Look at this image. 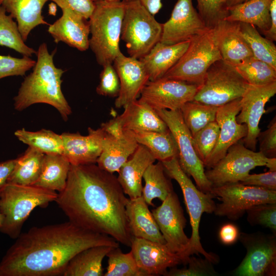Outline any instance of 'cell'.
<instances>
[{
    "mask_svg": "<svg viewBox=\"0 0 276 276\" xmlns=\"http://www.w3.org/2000/svg\"><path fill=\"white\" fill-rule=\"evenodd\" d=\"M166 174L162 163L151 164L146 170L143 178L142 196L148 205L154 206L152 200L158 198L164 201L173 191L172 183Z\"/></svg>",
    "mask_w": 276,
    "mask_h": 276,
    "instance_id": "35",
    "label": "cell"
},
{
    "mask_svg": "<svg viewBox=\"0 0 276 276\" xmlns=\"http://www.w3.org/2000/svg\"><path fill=\"white\" fill-rule=\"evenodd\" d=\"M140 1L146 9L153 15L159 12L163 6L161 0Z\"/></svg>",
    "mask_w": 276,
    "mask_h": 276,
    "instance_id": "54",
    "label": "cell"
},
{
    "mask_svg": "<svg viewBox=\"0 0 276 276\" xmlns=\"http://www.w3.org/2000/svg\"><path fill=\"white\" fill-rule=\"evenodd\" d=\"M93 2H95L96 1H98V0H92ZM107 1H120L121 0H107Z\"/></svg>",
    "mask_w": 276,
    "mask_h": 276,
    "instance_id": "58",
    "label": "cell"
},
{
    "mask_svg": "<svg viewBox=\"0 0 276 276\" xmlns=\"http://www.w3.org/2000/svg\"><path fill=\"white\" fill-rule=\"evenodd\" d=\"M222 59L215 28L192 38L177 62L162 78L202 84L206 71L215 62Z\"/></svg>",
    "mask_w": 276,
    "mask_h": 276,
    "instance_id": "8",
    "label": "cell"
},
{
    "mask_svg": "<svg viewBox=\"0 0 276 276\" xmlns=\"http://www.w3.org/2000/svg\"><path fill=\"white\" fill-rule=\"evenodd\" d=\"M108 265L104 276H145L137 267L130 251L124 253L119 247L107 254Z\"/></svg>",
    "mask_w": 276,
    "mask_h": 276,
    "instance_id": "41",
    "label": "cell"
},
{
    "mask_svg": "<svg viewBox=\"0 0 276 276\" xmlns=\"http://www.w3.org/2000/svg\"><path fill=\"white\" fill-rule=\"evenodd\" d=\"M217 109L218 107L192 100L185 103L180 110L193 136L209 123L216 121Z\"/></svg>",
    "mask_w": 276,
    "mask_h": 276,
    "instance_id": "39",
    "label": "cell"
},
{
    "mask_svg": "<svg viewBox=\"0 0 276 276\" xmlns=\"http://www.w3.org/2000/svg\"><path fill=\"white\" fill-rule=\"evenodd\" d=\"M167 247L181 260L190 241L184 229L187 220L177 194L172 191L162 204L152 210Z\"/></svg>",
    "mask_w": 276,
    "mask_h": 276,
    "instance_id": "14",
    "label": "cell"
},
{
    "mask_svg": "<svg viewBox=\"0 0 276 276\" xmlns=\"http://www.w3.org/2000/svg\"><path fill=\"white\" fill-rule=\"evenodd\" d=\"M57 196L56 191L36 186L7 183L0 195V211L3 216L0 232L16 239L31 212L37 206L55 201Z\"/></svg>",
    "mask_w": 276,
    "mask_h": 276,
    "instance_id": "6",
    "label": "cell"
},
{
    "mask_svg": "<svg viewBox=\"0 0 276 276\" xmlns=\"http://www.w3.org/2000/svg\"><path fill=\"white\" fill-rule=\"evenodd\" d=\"M259 142L260 151L266 157H276V118L270 122L266 130L259 133L257 141Z\"/></svg>",
    "mask_w": 276,
    "mask_h": 276,
    "instance_id": "48",
    "label": "cell"
},
{
    "mask_svg": "<svg viewBox=\"0 0 276 276\" xmlns=\"http://www.w3.org/2000/svg\"><path fill=\"white\" fill-rule=\"evenodd\" d=\"M112 64L120 82V89L114 105L116 108H124L137 100L149 80V76L140 59L126 56L122 52L114 59Z\"/></svg>",
    "mask_w": 276,
    "mask_h": 276,
    "instance_id": "21",
    "label": "cell"
},
{
    "mask_svg": "<svg viewBox=\"0 0 276 276\" xmlns=\"http://www.w3.org/2000/svg\"><path fill=\"white\" fill-rule=\"evenodd\" d=\"M186 265L181 268H170L165 276H214L218 275L213 263L208 259L190 256Z\"/></svg>",
    "mask_w": 276,
    "mask_h": 276,
    "instance_id": "44",
    "label": "cell"
},
{
    "mask_svg": "<svg viewBox=\"0 0 276 276\" xmlns=\"http://www.w3.org/2000/svg\"><path fill=\"white\" fill-rule=\"evenodd\" d=\"M1 190L2 189H0V195H1ZM2 222H3V216L0 211V226L1 225L2 223Z\"/></svg>",
    "mask_w": 276,
    "mask_h": 276,
    "instance_id": "57",
    "label": "cell"
},
{
    "mask_svg": "<svg viewBox=\"0 0 276 276\" xmlns=\"http://www.w3.org/2000/svg\"><path fill=\"white\" fill-rule=\"evenodd\" d=\"M61 9H69L88 19L94 9L92 0H51Z\"/></svg>",
    "mask_w": 276,
    "mask_h": 276,
    "instance_id": "50",
    "label": "cell"
},
{
    "mask_svg": "<svg viewBox=\"0 0 276 276\" xmlns=\"http://www.w3.org/2000/svg\"><path fill=\"white\" fill-rule=\"evenodd\" d=\"M239 27L253 56L276 69V46L273 41L262 36L254 25L239 22Z\"/></svg>",
    "mask_w": 276,
    "mask_h": 276,
    "instance_id": "37",
    "label": "cell"
},
{
    "mask_svg": "<svg viewBox=\"0 0 276 276\" xmlns=\"http://www.w3.org/2000/svg\"><path fill=\"white\" fill-rule=\"evenodd\" d=\"M240 182L245 185L276 191V171H269L263 173L249 174Z\"/></svg>",
    "mask_w": 276,
    "mask_h": 276,
    "instance_id": "49",
    "label": "cell"
},
{
    "mask_svg": "<svg viewBox=\"0 0 276 276\" xmlns=\"http://www.w3.org/2000/svg\"><path fill=\"white\" fill-rule=\"evenodd\" d=\"M100 245L117 247L119 243L70 221L34 226L20 233L7 250L0 262V276L63 275L75 255Z\"/></svg>",
    "mask_w": 276,
    "mask_h": 276,
    "instance_id": "2",
    "label": "cell"
},
{
    "mask_svg": "<svg viewBox=\"0 0 276 276\" xmlns=\"http://www.w3.org/2000/svg\"><path fill=\"white\" fill-rule=\"evenodd\" d=\"M14 135L20 141L44 154H62L61 135L52 130L42 129L30 131L22 128L17 130Z\"/></svg>",
    "mask_w": 276,
    "mask_h": 276,
    "instance_id": "36",
    "label": "cell"
},
{
    "mask_svg": "<svg viewBox=\"0 0 276 276\" xmlns=\"http://www.w3.org/2000/svg\"><path fill=\"white\" fill-rule=\"evenodd\" d=\"M122 1L124 13L121 38L125 43L129 56L140 59L160 41L162 24L140 0Z\"/></svg>",
    "mask_w": 276,
    "mask_h": 276,
    "instance_id": "7",
    "label": "cell"
},
{
    "mask_svg": "<svg viewBox=\"0 0 276 276\" xmlns=\"http://www.w3.org/2000/svg\"><path fill=\"white\" fill-rule=\"evenodd\" d=\"M63 141L62 154L72 165L96 164L102 148L105 131L100 127L88 129V134L64 132L61 134Z\"/></svg>",
    "mask_w": 276,
    "mask_h": 276,
    "instance_id": "22",
    "label": "cell"
},
{
    "mask_svg": "<svg viewBox=\"0 0 276 276\" xmlns=\"http://www.w3.org/2000/svg\"><path fill=\"white\" fill-rule=\"evenodd\" d=\"M3 0H0V6L2 5Z\"/></svg>",
    "mask_w": 276,
    "mask_h": 276,
    "instance_id": "59",
    "label": "cell"
},
{
    "mask_svg": "<svg viewBox=\"0 0 276 276\" xmlns=\"http://www.w3.org/2000/svg\"><path fill=\"white\" fill-rule=\"evenodd\" d=\"M128 200L113 173L90 164L71 165L66 186L55 201L68 221L130 247Z\"/></svg>",
    "mask_w": 276,
    "mask_h": 276,
    "instance_id": "1",
    "label": "cell"
},
{
    "mask_svg": "<svg viewBox=\"0 0 276 276\" xmlns=\"http://www.w3.org/2000/svg\"><path fill=\"white\" fill-rule=\"evenodd\" d=\"M267 160L261 152L246 148L240 140L229 147L215 165L205 171V174L212 188L240 182L252 169L265 166Z\"/></svg>",
    "mask_w": 276,
    "mask_h": 276,
    "instance_id": "12",
    "label": "cell"
},
{
    "mask_svg": "<svg viewBox=\"0 0 276 276\" xmlns=\"http://www.w3.org/2000/svg\"><path fill=\"white\" fill-rule=\"evenodd\" d=\"M239 239L246 249V255L232 271L236 276H275L276 238L263 233H241Z\"/></svg>",
    "mask_w": 276,
    "mask_h": 276,
    "instance_id": "13",
    "label": "cell"
},
{
    "mask_svg": "<svg viewBox=\"0 0 276 276\" xmlns=\"http://www.w3.org/2000/svg\"><path fill=\"white\" fill-rule=\"evenodd\" d=\"M113 247H114L100 245L90 247L81 250L70 260L63 275H104L102 261Z\"/></svg>",
    "mask_w": 276,
    "mask_h": 276,
    "instance_id": "30",
    "label": "cell"
},
{
    "mask_svg": "<svg viewBox=\"0 0 276 276\" xmlns=\"http://www.w3.org/2000/svg\"><path fill=\"white\" fill-rule=\"evenodd\" d=\"M265 166L270 171H276V157L268 158Z\"/></svg>",
    "mask_w": 276,
    "mask_h": 276,
    "instance_id": "55",
    "label": "cell"
},
{
    "mask_svg": "<svg viewBox=\"0 0 276 276\" xmlns=\"http://www.w3.org/2000/svg\"><path fill=\"white\" fill-rule=\"evenodd\" d=\"M44 154L29 146L21 155L15 159L14 167L7 183L33 185L39 177Z\"/></svg>",
    "mask_w": 276,
    "mask_h": 276,
    "instance_id": "33",
    "label": "cell"
},
{
    "mask_svg": "<svg viewBox=\"0 0 276 276\" xmlns=\"http://www.w3.org/2000/svg\"><path fill=\"white\" fill-rule=\"evenodd\" d=\"M214 28L218 48L223 61L236 66L253 56L240 33L239 22L223 20Z\"/></svg>",
    "mask_w": 276,
    "mask_h": 276,
    "instance_id": "25",
    "label": "cell"
},
{
    "mask_svg": "<svg viewBox=\"0 0 276 276\" xmlns=\"http://www.w3.org/2000/svg\"><path fill=\"white\" fill-rule=\"evenodd\" d=\"M55 52L50 54L44 42L39 45L33 71L25 77L14 98L15 109L21 111L34 104L45 103L55 108L64 121L68 120L72 109L61 90L64 71L54 63Z\"/></svg>",
    "mask_w": 276,
    "mask_h": 276,
    "instance_id": "3",
    "label": "cell"
},
{
    "mask_svg": "<svg viewBox=\"0 0 276 276\" xmlns=\"http://www.w3.org/2000/svg\"><path fill=\"white\" fill-rule=\"evenodd\" d=\"M227 0H197L198 13L208 28H214L228 15Z\"/></svg>",
    "mask_w": 276,
    "mask_h": 276,
    "instance_id": "43",
    "label": "cell"
},
{
    "mask_svg": "<svg viewBox=\"0 0 276 276\" xmlns=\"http://www.w3.org/2000/svg\"><path fill=\"white\" fill-rule=\"evenodd\" d=\"M219 135V126L217 122L209 123L192 136L195 151L204 165L215 148Z\"/></svg>",
    "mask_w": 276,
    "mask_h": 276,
    "instance_id": "42",
    "label": "cell"
},
{
    "mask_svg": "<svg viewBox=\"0 0 276 276\" xmlns=\"http://www.w3.org/2000/svg\"><path fill=\"white\" fill-rule=\"evenodd\" d=\"M35 63L36 61L30 57L23 56L18 58L0 55V79L9 76H23L34 67Z\"/></svg>",
    "mask_w": 276,
    "mask_h": 276,
    "instance_id": "46",
    "label": "cell"
},
{
    "mask_svg": "<svg viewBox=\"0 0 276 276\" xmlns=\"http://www.w3.org/2000/svg\"><path fill=\"white\" fill-rule=\"evenodd\" d=\"M15 163V159H9L0 163V189L7 183Z\"/></svg>",
    "mask_w": 276,
    "mask_h": 276,
    "instance_id": "53",
    "label": "cell"
},
{
    "mask_svg": "<svg viewBox=\"0 0 276 276\" xmlns=\"http://www.w3.org/2000/svg\"><path fill=\"white\" fill-rule=\"evenodd\" d=\"M211 193L221 201L214 213L236 220L251 207L264 203H276V191L245 185L240 182L213 187Z\"/></svg>",
    "mask_w": 276,
    "mask_h": 276,
    "instance_id": "11",
    "label": "cell"
},
{
    "mask_svg": "<svg viewBox=\"0 0 276 276\" xmlns=\"http://www.w3.org/2000/svg\"><path fill=\"white\" fill-rule=\"evenodd\" d=\"M190 40L173 44L158 42L150 51L140 60L144 64L149 81H155L164 77L179 60L187 50Z\"/></svg>",
    "mask_w": 276,
    "mask_h": 276,
    "instance_id": "28",
    "label": "cell"
},
{
    "mask_svg": "<svg viewBox=\"0 0 276 276\" xmlns=\"http://www.w3.org/2000/svg\"><path fill=\"white\" fill-rule=\"evenodd\" d=\"M156 159L144 146L139 144L134 153L121 167L117 177L125 194L129 199L142 195V179L147 168Z\"/></svg>",
    "mask_w": 276,
    "mask_h": 276,
    "instance_id": "26",
    "label": "cell"
},
{
    "mask_svg": "<svg viewBox=\"0 0 276 276\" xmlns=\"http://www.w3.org/2000/svg\"><path fill=\"white\" fill-rule=\"evenodd\" d=\"M89 17L91 37L89 48L98 63L102 66L112 63L121 53L119 47L124 13L123 1L98 0Z\"/></svg>",
    "mask_w": 276,
    "mask_h": 276,
    "instance_id": "4",
    "label": "cell"
},
{
    "mask_svg": "<svg viewBox=\"0 0 276 276\" xmlns=\"http://www.w3.org/2000/svg\"><path fill=\"white\" fill-rule=\"evenodd\" d=\"M272 0H248L228 8V15L224 20L249 24L261 32L270 26V7Z\"/></svg>",
    "mask_w": 276,
    "mask_h": 276,
    "instance_id": "31",
    "label": "cell"
},
{
    "mask_svg": "<svg viewBox=\"0 0 276 276\" xmlns=\"http://www.w3.org/2000/svg\"><path fill=\"white\" fill-rule=\"evenodd\" d=\"M173 135L178 148V160L183 171L192 176L197 187L204 193H211L212 186L205 174L204 166L197 156L192 136L182 119L180 110L156 111Z\"/></svg>",
    "mask_w": 276,
    "mask_h": 276,
    "instance_id": "10",
    "label": "cell"
},
{
    "mask_svg": "<svg viewBox=\"0 0 276 276\" xmlns=\"http://www.w3.org/2000/svg\"><path fill=\"white\" fill-rule=\"evenodd\" d=\"M165 172L171 179L175 180L182 191L185 203L190 217L192 228L191 236L189 247L182 259V264L186 265L190 256L193 254L203 255L213 264L218 261L217 256L208 252L203 248L199 234V224L204 213H214L216 204L213 200L216 198L212 193H204L192 182V180L181 169L177 157L161 162Z\"/></svg>",
    "mask_w": 276,
    "mask_h": 276,
    "instance_id": "5",
    "label": "cell"
},
{
    "mask_svg": "<svg viewBox=\"0 0 276 276\" xmlns=\"http://www.w3.org/2000/svg\"><path fill=\"white\" fill-rule=\"evenodd\" d=\"M239 232L238 227L232 223L223 225L219 232V239L225 245L234 243L239 238Z\"/></svg>",
    "mask_w": 276,
    "mask_h": 276,
    "instance_id": "51",
    "label": "cell"
},
{
    "mask_svg": "<svg viewBox=\"0 0 276 276\" xmlns=\"http://www.w3.org/2000/svg\"><path fill=\"white\" fill-rule=\"evenodd\" d=\"M247 220L251 225H261L276 231V203H264L248 209Z\"/></svg>",
    "mask_w": 276,
    "mask_h": 276,
    "instance_id": "45",
    "label": "cell"
},
{
    "mask_svg": "<svg viewBox=\"0 0 276 276\" xmlns=\"http://www.w3.org/2000/svg\"><path fill=\"white\" fill-rule=\"evenodd\" d=\"M61 16L50 25L48 31L54 42H63L80 51L89 48L90 29L88 21L69 9H62Z\"/></svg>",
    "mask_w": 276,
    "mask_h": 276,
    "instance_id": "23",
    "label": "cell"
},
{
    "mask_svg": "<svg viewBox=\"0 0 276 276\" xmlns=\"http://www.w3.org/2000/svg\"><path fill=\"white\" fill-rule=\"evenodd\" d=\"M133 132L137 142L146 147L156 160L163 162L178 158L177 145L170 131L166 133L147 131Z\"/></svg>",
    "mask_w": 276,
    "mask_h": 276,
    "instance_id": "34",
    "label": "cell"
},
{
    "mask_svg": "<svg viewBox=\"0 0 276 276\" xmlns=\"http://www.w3.org/2000/svg\"><path fill=\"white\" fill-rule=\"evenodd\" d=\"M271 24L269 29L262 32L265 37L272 41L276 40V0H272L270 7Z\"/></svg>",
    "mask_w": 276,
    "mask_h": 276,
    "instance_id": "52",
    "label": "cell"
},
{
    "mask_svg": "<svg viewBox=\"0 0 276 276\" xmlns=\"http://www.w3.org/2000/svg\"><path fill=\"white\" fill-rule=\"evenodd\" d=\"M198 88L195 84L165 78L149 80L139 100L155 111L179 110L185 103L193 100Z\"/></svg>",
    "mask_w": 276,
    "mask_h": 276,
    "instance_id": "15",
    "label": "cell"
},
{
    "mask_svg": "<svg viewBox=\"0 0 276 276\" xmlns=\"http://www.w3.org/2000/svg\"><path fill=\"white\" fill-rule=\"evenodd\" d=\"M100 74V83L96 88L98 94L117 97L120 89V80L112 63L104 65Z\"/></svg>",
    "mask_w": 276,
    "mask_h": 276,
    "instance_id": "47",
    "label": "cell"
},
{
    "mask_svg": "<svg viewBox=\"0 0 276 276\" xmlns=\"http://www.w3.org/2000/svg\"><path fill=\"white\" fill-rule=\"evenodd\" d=\"M235 67L248 84L259 86L276 82V69L254 56Z\"/></svg>",
    "mask_w": 276,
    "mask_h": 276,
    "instance_id": "40",
    "label": "cell"
},
{
    "mask_svg": "<svg viewBox=\"0 0 276 276\" xmlns=\"http://www.w3.org/2000/svg\"><path fill=\"white\" fill-rule=\"evenodd\" d=\"M126 213L132 237L166 245L152 213L142 196L134 199L128 198Z\"/></svg>",
    "mask_w": 276,
    "mask_h": 276,
    "instance_id": "27",
    "label": "cell"
},
{
    "mask_svg": "<svg viewBox=\"0 0 276 276\" xmlns=\"http://www.w3.org/2000/svg\"><path fill=\"white\" fill-rule=\"evenodd\" d=\"M248 85L235 66L220 59L206 71L193 100L219 107L241 98Z\"/></svg>",
    "mask_w": 276,
    "mask_h": 276,
    "instance_id": "9",
    "label": "cell"
},
{
    "mask_svg": "<svg viewBox=\"0 0 276 276\" xmlns=\"http://www.w3.org/2000/svg\"><path fill=\"white\" fill-rule=\"evenodd\" d=\"M208 29L194 7L192 0H177L170 18L162 24L159 41L173 44L190 40Z\"/></svg>",
    "mask_w": 276,
    "mask_h": 276,
    "instance_id": "17",
    "label": "cell"
},
{
    "mask_svg": "<svg viewBox=\"0 0 276 276\" xmlns=\"http://www.w3.org/2000/svg\"><path fill=\"white\" fill-rule=\"evenodd\" d=\"M70 167L63 154H45L39 177L33 185L60 192L66 186Z\"/></svg>",
    "mask_w": 276,
    "mask_h": 276,
    "instance_id": "32",
    "label": "cell"
},
{
    "mask_svg": "<svg viewBox=\"0 0 276 276\" xmlns=\"http://www.w3.org/2000/svg\"><path fill=\"white\" fill-rule=\"evenodd\" d=\"M123 113L101 127L105 132L121 131H147L166 133L170 130L156 111L147 104L134 100L124 107Z\"/></svg>",
    "mask_w": 276,
    "mask_h": 276,
    "instance_id": "20",
    "label": "cell"
},
{
    "mask_svg": "<svg viewBox=\"0 0 276 276\" xmlns=\"http://www.w3.org/2000/svg\"><path fill=\"white\" fill-rule=\"evenodd\" d=\"M131 251L145 276L165 275L168 269L182 264L179 256L165 244L132 237Z\"/></svg>",
    "mask_w": 276,
    "mask_h": 276,
    "instance_id": "18",
    "label": "cell"
},
{
    "mask_svg": "<svg viewBox=\"0 0 276 276\" xmlns=\"http://www.w3.org/2000/svg\"><path fill=\"white\" fill-rule=\"evenodd\" d=\"M138 145L132 131H124L117 135L105 132L102 151L96 163L100 168L110 173L118 172Z\"/></svg>",
    "mask_w": 276,
    "mask_h": 276,
    "instance_id": "24",
    "label": "cell"
},
{
    "mask_svg": "<svg viewBox=\"0 0 276 276\" xmlns=\"http://www.w3.org/2000/svg\"><path fill=\"white\" fill-rule=\"evenodd\" d=\"M48 0H3L2 6L16 20L22 39L26 41L31 31L39 25H48L42 9Z\"/></svg>",
    "mask_w": 276,
    "mask_h": 276,
    "instance_id": "29",
    "label": "cell"
},
{
    "mask_svg": "<svg viewBox=\"0 0 276 276\" xmlns=\"http://www.w3.org/2000/svg\"><path fill=\"white\" fill-rule=\"evenodd\" d=\"M275 93L276 82L259 86L249 84L241 98V109L236 121L247 127V134L242 141L250 150L256 151L257 137L261 131L260 120L265 112L266 104Z\"/></svg>",
    "mask_w": 276,
    "mask_h": 276,
    "instance_id": "16",
    "label": "cell"
},
{
    "mask_svg": "<svg viewBox=\"0 0 276 276\" xmlns=\"http://www.w3.org/2000/svg\"><path fill=\"white\" fill-rule=\"evenodd\" d=\"M248 0H227L226 5L227 8L245 2Z\"/></svg>",
    "mask_w": 276,
    "mask_h": 276,
    "instance_id": "56",
    "label": "cell"
},
{
    "mask_svg": "<svg viewBox=\"0 0 276 276\" xmlns=\"http://www.w3.org/2000/svg\"><path fill=\"white\" fill-rule=\"evenodd\" d=\"M240 100L241 98L218 107L216 121L219 126V135L217 144L204 165L207 169L215 165L225 156L229 147L247 134L246 125L236 121L241 109Z\"/></svg>",
    "mask_w": 276,
    "mask_h": 276,
    "instance_id": "19",
    "label": "cell"
},
{
    "mask_svg": "<svg viewBox=\"0 0 276 276\" xmlns=\"http://www.w3.org/2000/svg\"><path fill=\"white\" fill-rule=\"evenodd\" d=\"M5 9L0 6V45L12 49L23 56L31 57L37 51L27 45L19 31L17 22L6 14Z\"/></svg>",
    "mask_w": 276,
    "mask_h": 276,
    "instance_id": "38",
    "label": "cell"
}]
</instances>
